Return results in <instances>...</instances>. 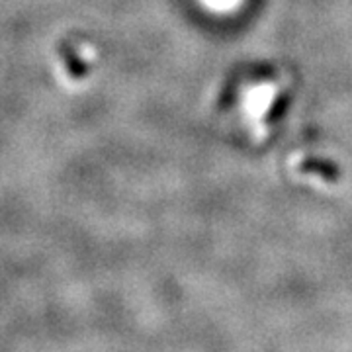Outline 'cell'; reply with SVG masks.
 Returning <instances> with one entry per match:
<instances>
[{
    "label": "cell",
    "mask_w": 352,
    "mask_h": 352,
    "mask_svg": "<svg viewBox=\"0 0 352 352\" xmlns=\"http://www.w3.org/2000/svg\"><path fill=\"white\" fill-rule=\"evenodd\" d=\"M280 85L276 82H263L256 87L249 88L243 96V110L247 116V122L252 126V133L261 139L268 133L264 126V118L268 116L272 104L276 100Z\"/></svg>",
    "instance_id": "cell-1"
},
{
    "label": "cell",
    "mask_w": 352,
    "mask_h": 352,
    "mask_svg": "<svg viewBox=\"0 0 352 352\" xmlns=\"http://www.w3.org/2000/svg\"><path fill=\"white\" fill-rule=\"evenodd\" d=\"M214 12H231L241 4V0H201Z\"/></svg>",
    "instance_id": "cell-2"
}]
</instances>
